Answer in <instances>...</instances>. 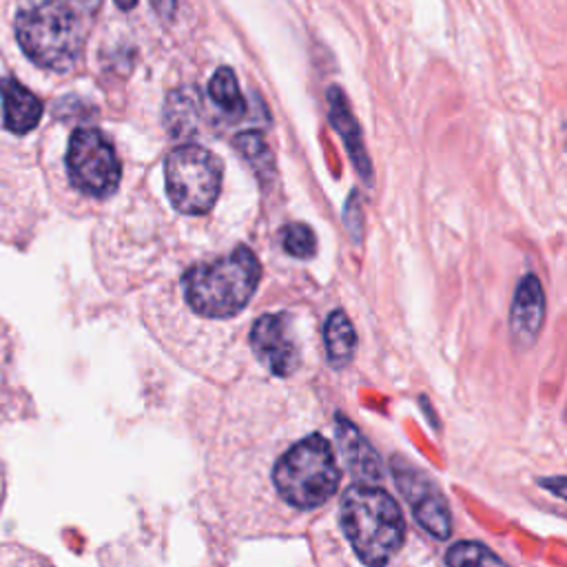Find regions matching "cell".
I'll return each mask as SVG.
<instances>
[{"mask_svg": "<svg viewBox=\"0 0 567 567\" xmlns=\"http://www.w3.org/2000/svg\"><path fill=\"white\" fill-rule=\"evenodd\" d=\"M89 18L73 0H44L16 16V40L31 62L62 73L82 55Z\"/></svg>", "mask_w": 567, "mask_h": 567, "instance_id": "1", "label": "cell"}, {"mask_svg": "<svg viewBox=\"0 0 567 567\" xmlns=\"http://www.w3.org/2000/svg\"><path fill=\"white\" fill-rule=\"evenodd\" d=\"M341 529L368 565L388 563L403 545L405 520L396 501L372 483H357L341 498Z\"/></svg>", "mask_w": 567, "mask_h": 567, "instance_id": "2", "label": "cell"}, {"mask_svg": "<svg viewBox=\"0 0 567 567\" xmlns=\"http://www.w3.org/2000/svg\"><path fill=\"white\" fill-rule=\"evenodd\" d=\"M261 266L246 246L210 264L195 266L184 277L188 306L210 319H226L246 308L257 290Z\"/></svg>", "mask_w": 567, "mask_h": 567, "instance_id": "3", "label": "cell"}, {"mask_svg": "<svg viewBox=\"0 0 567 567\" xmlns=\"http://www.w3.org/2000/svg\"><path fill=\"white\" fill-rule=\"evenodd\" d=\"M339 467L332 445L310 434L295 443L275 465L272 481L281 498L297 509H315L323 505L339 485Z\"/></svg>", "mask_w": 567, "mask_h": 567, "instance_id": "4", "label": "cell"}, {"mask_svg": "<svg viewBox=\"0 0 567 567\" xmlns=\"http://www.w3.org/2000/svg\"><path fill=\"white\" fill-rule=\"evenodd\" d=\"M171 204L186 215H204L213 208L221 188V162L197 144L177 146L164 164Z\"/></svg>", "mask_w": 567, "mask_h": 567, "instance_id": "5", "label": "cell"}, {"mask_svg": "<svg viewBox=\"0 0 567 567\" xmlns=\"http://www.w3.org/2000/svg\"><path fill=\"white\" fill-rule=\"evenodd\" d=\"M66 171L71 184L84 195L106 197L122 177V164L113 144L97 128L82 126L71 133L66 148Z\"/></svg>", "mask_w": 567, "mask_h": 567, "instance_id": "6", "label": "cell"}, {"mask_svg": "<svg viewBox=\"0 0 567 567\" xmlns=\"http://www.w3.org/2000/svg\"><path fill=\"white\" fill-rule=\"evenodd\" d=\"M250 346L257 359L277 377H286L299 365V348L286 315L259 317L250 330Z\"/></svg>", "mask_w": 567, "mask_h": 567, "instance_id": "7", "label": "cell"}, {"mask_svg": "<svg viewBox=\"0 0 567 567\" xmlns=\"http://www.w3.org/2000/svg\"><path fill=\"white\" fill-rule=\"evenodd\" d=\"M394 474L401 492L405 494V501L412 507L416 523L425 532H430L434 538H447L452 529V518H450L447 503L436 489V485L430 483L427 476L412 472L408 465H405V472L394 467Z\"/></svg>", "mask_w": 567, "mask_h": 567, "instance_id": "8", "label": "cell"}, {"mask_svg": "<svg viewBox=\"0 0 567 567\" xmlns=\"http://www.w3.org/2000/svg\"><path fill=\"white\" fill-rule=\"evenodd\" d=\"M543 317H545V295H543L540 281L534 275H527L520 279L514 292V303L509 315V328H512L514 341L523 348L532 346L543 326Z\"/></svg>", "mask_w": 567, "mask_h": 567, "instance_id": "9", "label": "cell"}, {"mask_svg": "<svg viewBox=\"0 0 567 567\" xmlns=\"http://www.w3.org/2000/svg\"><path fill=\"white\" fill-rule=\"evenodd\" d=\"M0 97L4 126L11 133L24 135L38 126L42 117V102L33 91H29L24 84L9 75L0 78Z\"/></svg>", "mask_w": 567, "mask_h": 567, "instance_id": "10", "label": "cell"}, {"mask_svg": "<svg viewBox=\"0 0 567 567\" xmlns=\"http://www.w3.org/2000/svg\"><path fill=\"white\" fill-rule=\"evenodd\" d=\"M337 439H339L341 454H343L352 476H357L359 481H365V483L381 478V461H379L377 452L368 445L365 439H361V434L352 427V423H348L346 419H339Z\"/></svg>", "mask_w": 567, "mask_h": 567, "instance_id": "11", "label": "cell"}, {"mask_svg": "<svg viewBox=\"0 0 567 567\" xmlns=\"http://www.w3.org/2000/svg\"><path fill=\"white\" fill-rule=\"evenodd\" d=\"M328 104H330V120H332V126L339 131V135L343 137L350 155H352V162L357 164L359 173L370 179V164H368V157H365V151H363V144H361V135H359V126H357V120L352 117L350 109H348V102L341 93V89L337 86H330L328 91Z\"/></svg>", "mask_w": 567, "mask_h": 567, "instance_id": "12", "label": "cell"}, {"mask_svg": "<svg viewBox=\"0 0 567 567\" xmlns=\"http://www.w3.org/2000/svg\"><path fill=\"white\" fill-rule=\"evenodd\" d=\"M326 337V350H328V361L332 368H343L350 363L354 348H357V337L350 319L346 312L334 310L323 328Z\"/></svg>", "mask_w": 567, "mask_h": 567, "instance_id": "13", "label": "cell"}, {"mask_svg": "<svg viewBox=\"0 0 567 567\" xmlns=\"http://www.w3.org/2000/svg\"><path fill=\"white\" fill-rule=\"evenodd\" d=\"M210 100L230 117H241L246 113V100L239 91V82L228 66H219L208 82Z\"/></svg>", "mask_w": 567, "mask_h": 567, "instance_id": "14", "label": "cell"}, {"mask_svg": "<svg viewBox=\"0 0 567 567\" xmlns=\"http://www.w3.org/2000/svg\"><path fill=\"white\" fill-rule=\"evenodd\" d=\"M281 244H284V250L288 255L299 257V259H308L317 250V239H315L312 228L306 226V224H299V221H292V224L284 226Z\"/></svg>", "mask_w": 567, "mask_h": 567, "instance_id": "15", "label": "cell"}, {"mask_svg": "<svg viewBox=\"0 0 567 567\" xmlns=\"http://www.w3.org/2000/svg\"><path fill=\"white\" fill-rule=\"evenodd\" d=\"M447 565H501L503 560L478 543H458L445 554Z\"/></svg>", "mask_w": 567, "mask_h": 567, "instance_id": "16", "label": "cell"}, {"mask_svg": "<svg viewBox=\"0 0 567 567\" xmlns=\"http://www.w3.org/2000/svg\"><path fill=\"white\" fill-rule=\"evenodd\" d=\"M155 13L162 18V20H173L175 13H177V0H151Z\"/></svg>", "mask_w": 567, "mask_h": 567, "instance_id": "17", "label": "cell"}, {"mask_svg": "<svg viewBox=\"0 0 567 567\" xmlns=\"http://www.w3.org/2000/svg\"><path fill=\"white\" fill-rule=\"evenodd\" d=\"M78 7H82L84 11H89L91 16H95L97 13V9H100V4H102V0H73Z\"/></svg>", "mask_w": 567, "mask_h": 567, "instance_id": "18", "label": "cell"}, {"mask_svg": "<svg viewBox=\"0 0 567 567\" xmlns=\"http://www.w3.org/2000/svg\"><path fill=\"white\" fill-rule=\"evenodd\" d=\"M122 11H131L135 4H137V0H113Z\"/></svg>", "mask_w": 567, "mask_h": 567, "instance_id": "19", "label": "cell"}]
</instances>
